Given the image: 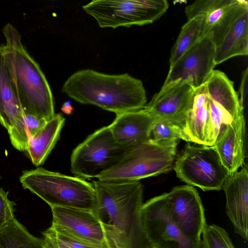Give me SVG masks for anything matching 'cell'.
Segmentation results:
<instances>
[{
  "instance_id": "cell-1",
  "label": "cell",
  "mask_w": 248,
  "mask_h": 248,
  "mask_svg": "<svg viewBox=\"0 0 248 248\" xmlns=\"http://www.w3.org/2000/svg\"><path fill=\"white\" fill-rule=\"evenodd\" d=\"M95 213L100 219L108 248H153L141 214L143 186L140 181H93Z\"/></svg>"
},
{
  "instance_id": "cell-2",
  "label": "cell",
  "mask_w": 248,
  "mask_h": 248,
  "mask_svg": "<svg viewBox=\"0 0 248 248\" xmlns=\"http://www.w3.org/2000/svg\"><path fill=\"white\" fill-rule=\"evenodd\" d=\"M62 91L80 103L95 105L116 114L142 108L147 102L141 80L127 73L79 70L67 79Z\"/></svg>"
},
{
  "instance_id": "cell-3",
  "label": "cell",
  "mask_w": 248,
  "mask_h": 248,
  "mask_svg": "<svg viewBox=\"0 0 248 248\" xmlns=\"http://www.w3.org/2000/svg\"><path fill=\"white\" fill-rule=\"evenodd\" d=\"M2 32L6 40L4 55L24 115L48 121L55 115L54 102L44 74L23 45L16 28L7 23Z\"/></svg>"
},
{
  "instance_id": "cell-4",
  "label": "cell",
  "mask_w": 248,
  "mask_h": 248,
  "mask_svg": "<svg viewBox=\"0 0 248 248\" xmlns=\"http://www.w3.org/2000/svg\"><path fill=\"white\" fill-rule=\"evenodd\" d=\"M19 181L24 189L39 197L50 207L95 210L94 187L82 178L38 168L24 171Z\"/></svg>"
},
{
  "instance_id": "cell-5",
  "label": "cell",
  "mask_w": 248,
  "mask_h": 248,
  "mask_svg": "<svg viewBox=\"0 0 248 248\" xmlns=\"http://www.w3.org/2000/svg\"><path fill=\"white\" fill-rule=\"evenodd\" d=\"M178 141L160 142L152 138L127 148L120 160L96 178L103 182L140 181L170 170Z\"/></svg>"
},
{
  "instance_id": "cell-6",
  "label": "cell",
  "mask_w": 248,
  "mask_h": 248,
  "mask_svg": "<svg viewBox=\"0 0 248 248\" xmlns=\"http://www.w3.org/2000/svg\"><path fill=\"white\" fill-rule=\"evenodd\" d=\"M166 0H94L82 9L100 28L116 29L151 24L167 11Z\"/></svg>"
},
{
  "instance_id": "cell-7",
  "label": "cell",
  "mask_w": 248,
  "mask_h": 248,
  "mask_svg": "<svg viewBox=\"0 0 248 248\" xmlns=\"http://www.w3.org/2000/svg\"><path fill=\"white\" fill-rule=\"evenodd\" d=\"M176 176L204 191L219 190L229 176L213 146L187 143L174 162Z\"/></svg>"
},
{
  "instance_id": "cell-8",
  "label": "cell",
  "mask_w": 248,
  "mask_h": 248,
  "mask_svg": "<svg viewBox=\"0 0 248 248\" xmlns=\"http://www.w3.org/2000/svg\"><path fill=\"white\" fill-rule=\"evenodd\" d=\"M126 149L114 139L108 126L90 135L73 151L71 171L83 179L96 178L115 165Z\"/></svg>"
},
{
  "instance_id": "cell-9",
  "label": "cell",
  "mask_w": 248,
  "mask_h": 248,
  "mask_svg": "<svg viewBox=\"0 0 248 248\" xmlns=\"http://www.w3.org/2000/svg\"><path fill=\"white\" fill-rule=\"evenodd\" d=\"M215 46L216 65L248 54V2L235 0L220 22L206 35Z\"/></svg>"
},
{
  "instance_id": "cell-10",
  "label": "cell",
  "mask_w": 248,
  "mask_h": 248,
  "mask_svg": "<svg viewBox=\"0 0 248 248\" xmlns=\"http://www.w3.org/2000/svg\"><path fill=\"white\" fill-rule=\"evenodd\" d=\"M141 214L145 233L153 248H202V242L188 239L171 218L166 193L143 203Z\"/></svg>"
},
{
  "instance_id": "cell-11",
  "label": "cell",
  "mask_w": 248,
  "mask_h": 248,
  "mask_svg": "<svg viewBox=\"0 0 248 248\" xmlns=\"http://www.w3.org/2000/svg\"><path fill=\"white\" fill-rule=\"evenodd\" d=\"M214 55V44L205 35L170 66L162 87L179 81H187L194 89L204 85L216 65Z\"/></svg>"
},
{
  "instance_id": "cell-12",
  "label": "cell",
  "mask_w": 248,
  "mask_h": 248,
  "mask_svg": "<svg viewBox=\"0 0 248 248\" xmlns=\"http://www.w3.org/2000/svg\"><path fill=\"white\" fill-rule=\"evenodd\" d=\"M166 200L170 215L179 230L188 239L201 243L207 224L197 190L189 185L176 186L166 193Z\"/></svg>"
},
{
  "instance_id": "cell-13",
  "label": "cell",
  "mask_w": 248,
  "mask_h": 248,
  "mask_svg": "<svg viewBox=\"0 0 248 248\" xmlns=\"http://www.w3.org/2000/svg\"><path fill=\"white\" fill-rule=\"evenodd\" d=\"M0 123L7 130L13 146L26 151L28 135L24 113L13 85L4 45H0Z\"/></svg>"
},
{
  "instance_id": "cell-14",
  "label": "cell",
  "mask_w": 248,
  "mask_h": 248,
  "mask_svg": "<svg viewBox=\"0 0 248 248\" xmlns=\"http://www.w3.org/2000/svg\"><path fill=\"white\" fill-rule=\"evenodd\" d=\"M54 230L82 241L108 248L101 222L93 211L60 206L50 207Z\"/></svg>"
},
{
  "instance_id": "cell-15",
  "label": "cell",
  "mask_w": 248,
  "mask_h": 248,
  "mask_svg": "<svg viewBox=\"0 0 248 248\" xmlns=\"http://www.w3.org/2000/svg\"><path fill=\"white\" fill-rule=\"evenodd\" d=\"M194 90L187 81H179L162 87L143 108L155 120L169 122L185 134V123Z\"/></svg>"
},
{
  "instance_id": "cell-16",
  "label": "cell",
  "mask_w": 248,
  "mask_h": 248,
  "mask_svg": "<svg viewBox=\"0 0 248 248\" xmlns=\"http://www.w3.org/2000/svg\"><path fill=\"white\" fill-rule=\"evenodd\" d=\"M222 188L226 199V212L235 232L247 240L248 234V172L243 166L228 177Z\"/></svg>"
},
{
  "instance_id": "cell-17",
  "label": "cell",
  "mask_w": 248,
  "mask_h": 248,
  "mask_svg": "<svg viewBox=\"0 0 248 248\" xmlns=\"http://www.w3.org/2000/svg\"><path fill=\"white\" fill-rule=\"evenodd\" d=\"M155 121L142 108L116 114L108 126L116 142L127 149L150 139Z\"/></svg>"
},
{
  "instance_id": "cell-18",
  "label": "cell",
  "mask_w": 248,
  "mask_h": 248,
  "mask_svg": "<svg viewBox=\"0 0 248 248\" xmlns=\"http://www.w3.org/2000/svg\"><path fill=\"white\" fill-rule=\"evenodd\" d=\"M184 132L189 142L208 146L215 144L205 84L194 90L185 123Z\"/></svg>"
},
{
  "instance_id": "cell-19",
  "label": "cell",
  "mask_w": 248,
  "mask_h": 248,
  "mask_svg": "<svg viewBox=\"0 0 248 248\" xmlns=\"http://www.w3.org/2000/svg\"><path fill=\"white\" fill-rule=\"evenodd\" d=\"M245 135V121L243 113L224 127L213 145L230 175L244 165Z\"/></svg>"
},
{
  "instance_id": "cell-20",
  "label": "cell",
  "mask_w": 248,
  "mask_h": 248,
  "mask_svg": "<svg viewBox=\"0 0 248 248\" xmlns=\"http://www.w3.org/2000/svg\"><path fill=\"white\" fill-rule=\"evenodd\" d=\"M65 120L61 113L56 114L34 136L28 137L26 151L35 166L44 163L60 138Z\"/></svg>"
},
{
  "instance_id": "cell-21",
  "label": "cell",
  "mask_w": 248,
  "mask_h": 248,
  "mask_svg": "<svg viewBox=\"0 0 248 248\" xmlns=\"http://www.w3.org/2000/svg\"><path fill=\"white\" fill-rule=\"evenodd\" d=\"M205 84L209 98L227 111L234 119L244 113L233 82L224 73L213 70Z\"/></svg>"
},
{
  "instance_id": "cell-22",
  "label": "cell",
  "mask_w": 248,
  "mask_h": 248,
  "mask_svg": "<svg viewBox=\"0 0 248 248\" xmlns=\"http://www.w3.org/2000/svg\"><path fill=\"white\" fill-rule=\"evenodd\" d=\"M205 23L203 15H198L182 26L180 33L173 46L170 57V66L186 51L205 35Z\"/></svg>"
},
{
  "instance_id": "cell-23",
  "label": "cell",
  "mask_w": 248,
  "mask_h": 248,
  "mask_svg": "<svg viewBox=\"0 0 248 248\" xmlns=\"http://www.w3.org/2000/svg\"><path fill=\"white\" fill-rule=\"evenodd\" d=\"M235 0H200L186 6L185 14L187 19L198 15H203L205 23V35L217 24Z\"/></svg>"
},
{
  "instance_id": "cell-24",
  "label": "cell",
  "mask_w": 248,
  "mask_h": 248,
  "mask_svg": "<svg viewBox=\"0 0 248 248\" xmlns=\"http://www.w3.org/2000/svg\"><path fill=\"white\" fill-rule=\"evenodd\" d=\"M0 248H45L43 239L31 234L15 217L0 230Z\"/></svg>"
},
{
  "instance_id": "cell-25",
  "label": "cell",
  "mask_w": 248,
  "mask_h": 248,
  "mask_svg": "<svg viewBox=\"0 0 248 248\" xmlns=\"http://www.w3.org/2000/svg\"><path fill=\"white\" fill-rule=\"evenodd\" d=\"M202 248H235L223 228L206 224L202 232Z\"/></svg>"
},
{
  "instance_id": "cell-26",
  "label": "cell",
  "mask_w": 248,
  "mask_h": 248,
  "mask_svg": "<svg viewBox=\"0 0 248 248\" xmlns=\"http://www.w3.org/2000/svg\"><path fill=\"white\" fill-rule=\"evenodd\" d=\"M151 138L157 141H178L182 139L188 141L183 132L173 124L163 120H155L151 131Z\"/></svg>"
},
{
  "instance_id": "cell-27",
  "label": "cell",
  "mask_w": 248,
  "mask_h": 248,
  "mask_svg": "<svg viewBox=\"0 0 248 248\" xmlns=\"http://www.w3.org/2000/svg\"><path fill=\"white\" fill-rule=\"evenodd\" d=\"M8 192L0 187V230L15 217L16 203L8 199Z\"/></svg>"
},
{
  "instance_id": "cell-28",
  "label": "cell",
  "mask_w": 248,
  "mask_h": 248,
  "mask_svg": "<svg viewBox=\"0 0 248 248\" xmlns=\"http://www.w3.org/2000/svg\"><path fill=\"white\" fill-rule=\"evenodd\" d=\"M48 229L57 238L71 248H103L101 247L78 239L68 234L58 232L54 230L50 227Z\"/></svg>"
},
{
  "instance_id": "cell-29",
  "label": "cell",
  "mask_w": 248,
  "mask_h": 248,
  "mask_svg": "<svg viewBox=\"0 0 248 248\" xmlns=\"http://www.w3.org/2000/svg\"><path fill=\"white\" fill-rule=\"evenodd\" d=\"M24 119L28 137L34 136L47 122L45 119L29 114L24 115Z\"/></svg>"
},
{
  "instance_id": "cell-30",
  "label": "cell",
  "mask_w": 248,
  "mask_h": 248,
  "mask_svg": "<svg viewBox=\"0 0 248 248\" xmlns=\"http://www.w3.org/2000/svg\"><path fill=\"white\" fill-rule=\"evenodd\" d=\"M45 248H71L57 238L47 229L43 232Z\"/></svg>"
},
{
  "instance_id": "cell-31",
  "label": "cell",
  "mask_w": 248,
  "mask_h": 248,
  "mask_svg": "<svg viewBox=\"0 0 248 248\" xmlns=\"http://www.w3.org/2000/svg\"><path fill=\"white\" fill-rule=\"evenodd\" d=\"M248 89V69L247 68L242 73L239 88V100L241 107L244 109V104L247 97Z\"/></svg>"
},
{
  "instance_id": "cell-32",
  "label": "cell",
  "mask_w": 248,
  "mask_h": 248,
  "mask_svg": "<svg viewBox=\"0 0 248 248\" xmlns=\"http://www.w3.org/2000/svg\"><path fill=\"white\" fill-rule=\"evenodd\" d=\"M62 111L66 114H70L72 113L74 108L71 102L68 100L64 102L61 108Z\"/></svg>"
},
{
  "instance_id": "cell-33",
  "label": "cell",
  "mask_w": 248,
  "mask_h": 248,
  "mask_svg": "<svg viewBox=\"0 0 248 248\" xmlns=\"http://www.w3.org/2000/svg\"></svg>"
}]
</instances>
